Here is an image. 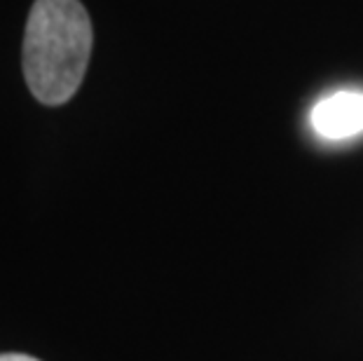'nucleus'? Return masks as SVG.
Wrapping results in <instances>:
<instances>
[{
	"mask_svg": "<svg viewBox=\"0 0 363 361\" xmlns=\"http://www.w3.org/2000/svg\"><path fill=\"white\" fill-rule=\"evenodd\" d=\"M91 21L80 0H35L24 35V75L45 106L66 104L82 84Z\"/></svg>",
	"mask_w": 363,
	"mask_h": 361,
	"instance_id": "f257e3e1",
	"label": "nucleus"
},
{
	"mask_svg": "<svg viewBox=\"0 0 363 361\" xmlns=\"http://www.w3.org/2000/svg\"><path fill=\"white\" fill-rule=\"evenodd\" d=\"M312 129L323 139L340 141L363 132V91L345 89L323 96L310 113Z\"/></svg>",
	"mask_w": 363,
	"mask_h": 361,
	"instance_id": "f03ea898",
	"label": "nucleus"
},
{
	"mask_svg": "<svg viewBox=\"0 0 363 361\" xmlns=\"http://www.w3.org/2000/svg\"><path fill=\"white\" fill-rule=\"evenodd\" d=\"M0 361H38V359L26 355H0Z\"/></svg>",
	"mask_w": 363,
	"mask_h": 361,
	"instance_id": "7ed1b4c3",
	"label": "nucleus"
}]
</instances>
